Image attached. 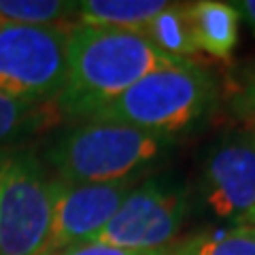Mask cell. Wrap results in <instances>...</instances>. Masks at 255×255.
Wrapping results in <instances>:
<instances>
[{
	"label": "cell",
	"instance_id": "obj_1",
	"mask_svg": "<svg viewBox=\"0 0 255 255\" xmlns=\"http://www.w3.org/2000/svg\"><path fill=\"white\" fill-rule=\"evenodd\" d=\"M187 62L166 58L142 32L70 23L66 75L53 107L70 124L90 122L142 77Z\"/></svg>",
	"mask_w": 255,
	"mask_h": 255
},
{
	"label": "cell",
	"instance_id": "obj_2",
	"mask_svg": "<svg viewBox=\"0 0 255 255\" xmlns=\"http://www.w3.org/2000/svg\"><path fill=\"white\" fill-rule=\"evenodd\" d=\"M174 140L115 122H81L62 130L45 151L53 177L73 185L140 181L157 170Z\"/></svg>",
	"mask_w": 255,
	"mask_h": 255
},
{
	"label": "cell",
	"instance_id": "obj_3",
	"mask_svg": "<svg viewBox=\"0 0 255 255\" xmlns=\"http://www.w3.org/2000/svg\"><path fill=\"white\" fill-rule=\"evenodd\" d=\"M217 102L219 83L215 75L202 64L187 62L142 77L94 119L126 124L174 140L200 128Z\"/></svg>",
	"mask_w": 255,
	"mask_h": 255
},
{
	"label": "cell",
	"instance_id": "obj_4",
	"mask_svg": "<svg viewBox=\"0 0 255 255\" xmlns=\"http://www.w3.org/2000/svg\"><path fill=\"white\" fill-rule=\"evenodd\" d=\"M189 204V185L181 177L151 174L134 185L94 243L126 251L168 249L187 217Z\"/></svg>",
	"mask_w": 255,
	"mask_h": 255
},
{
	"label": "cell",
	"instance_id": "obj_5",
	"mask_svg": "<svg viewBox=\"0 0 255 255\" xmlns=\"http://www.w3.org/2000/svg\"><path fill=\"white\" fill-rule=\"evenodd\" d=\"M53 174L30 149L9 151L0 189V255H38L49 234Z\"/></svg>",
	"mask_w": 255,
	"mask_h": 255
},
{
	"label": "cell",
	"instance_id": "obj_6",
	"mask_svg": "<svg viewBox=\"0 0 255 255\" xmlns=\"http://www.w3.org/2000/svg\"><path fill=\"white\" fill-rule=\"evenodd\" d=\"M68 28L0 23V94L53 105L66 75Z\"/></svg>",
	"mask_w": 255,
	"mask_h": 255
},
{
	"label": "cell",
	"instance_id": "obj_7",
	"mask_svg": "<svg viewBox=\"0 0 255 255\" xmlns=\"http://www.w3.org/2000/svg\"><path fill=\"white\" fill-rule=\"evenodd\" d=\"M204 215L228 226L255 223V134L238 128L213 140L200 164Z\"/></svg>",
	"mask_w": 255,
	"mask_h": 255
},
{
	"label": "cell",
	"instance_id": "obj_8",
	"mask_svg": "<svg viewBox=\"0 0 255 255\" xmlns=\"http://www.w3.org/2000/svg\"><path fill=\"white\" fill-rule=\"evenodd\" d=\"M140 181H119L102 185H73L53 177V209L49 234L38 255L75 249L102 232L126 196Z\"/></svg>",
	"mask_w": 255,
	"mask_h": 255
},
{
	"label": "cell",
	"instance_id": "obj_9",
	"mask_svg": "<svg viewBox=\"0 0 255 255\" xmlns=\"http://www.w3.org/2000/svg\"><path fill=\"white\" fill-rule=\"evenodd\" d=\"M189 17L198 49L217 60H228L238 45L241 13L232 2L202 0L189 4Z\"/></svg>",
	"mask_w": 255,
	"mask_h": 255
},
{
	"label": "cell",
	"instance_id": "obj_10",
	"mask_svg": "<svg viewBox=\"0 0 255 255\" xmlns=\"http://www.w3.org/2000/svg\"><path fill=\"white\" fill-rule=\"evenodd\" d=\"M142 34L157 51H162L170 60L194 62L191 58L200 53L194 36V28H191L189 4L168 2V6L162 13H157L147 23Z\"/></svg>",
	"mask_w": 255,
	"mask_h": 255
},
{
	"label": "cell",
	"instance_id": "obj_11",
	"mask_svg": "<svg viewBox=\"0 0 255 255\" xmlns=\"http://www.w3.org/2000/svg\"><path fill=\"white\" fill-rule=\"evenodd\" d=\"M166 6L168 2L164 0H85L79 2L77 17L87 26L142 32Z\"/></svg>",
	"mask_w": 255,
	"mask_h": 255
},
{
	"label": "cell",
	"instance_id": "obj_12",
	"mask_svg": "<svg viewBox=\"0 0 255 255\" xmlns=\"http://www.w3.org/2000/svg\"><path fill=\"white\" fill-rule=\"evenodd\" d=\"M60 122L53 105H34L0 94V149H11L30 134Z\"/></svg>",
	"mask_w": 255,
	"mask_h": 255
},
{
	"label": "cell",
	"instance_id": "obj_13",
	"mask_svg": "<svg viewBox=\"0 0 255 255\" xmlns=\"http://www.w3.org/2000/svg\"><path fill=\"white\" fill-rule=\"evenodd\" d=\"M168 255H255V223L189 234L174 243Z\"/></svg>",
	"mask_w": 255,
	"mask_h": 255
},
{
	"label": "cell",
	"instance_id": "obj_14",
	"mask_svg": "<svg viewBox=\"0 0 255 255\" xmlns=\"http://www.w3.org/2000/svg\"><path fill=\"white\" fill-rule=\"evenodd\" d=\"M79 15V2L66 0H0V21L21 26H70Z\"/></svg>",
	"mask_w": 255,
	"mask_h": 255
},
{
	"label": "cell",
	"instance_id": "obj_15",
	"mask_svg": "<svg viewBox=\"0 0 255 255\" xmlns=\"http://www.w3.org/2000/svg\"><path fill=\"white\" fill-rule=\"evenodd\" d=\"M230 109L245 130L255 134V64H251L238 77V83L232 92V100H230Z\"/></svg>",
	"mask_w": 255,
	"mask_h": 255
},
{
	"label": "cell",
	"instance_id": "obj_16",
	"mask_svg": "<svg viewBox=\"0 0 255 255\" xmlns=\"http://www.w3.org/2000/svg\"><path fill=\"white\" fill-rule=\"evenodd\" d=\"M168 249H157V251H126V249H115V247L98 245V243H87L75 249L58 251V253H47V255H168Z\"/></svg>",
	"mask_w": 255,
	"mask_h": 255
},
{
	"label": "cell",
	"instance_id": "obj_17",
	"mask_svg": "<svg viewBox=\"0 0 255 255\" xmlns=\"http://www.w3.org/2000/svg\"><path fill=\"white\" fill-rule=\"evenodd\" d=\"M232 6L247 19L251 32L255 34V0H236V2H232Z\"/></svg>",
	"mask_w": 255,
	"mask_h": 255
},
{
	"label": "cell",
	"instance_id": "obj_18",
	"mask_svg": "<svg viewBox=\"0 0 255 255\" xmlns=\"http://www.w3.org/2000/svg\"><path fill=\"white\" fill-rule=\"evenodd\" d=\"M11 149H0V189H2V172H4V164H6V157H9Z\"/></svg>",
	"mask_w": 255,
	"mask_h": 255
},
{
	"label": "cell",
	"instance_id": "obj_19",
	"mask_svg": "<svg viewBox=\"0 0 255 255\" xmlns=\"http://www.w3.org/2000/svg\"><path fill=\"white\" fill-rule=\"evenodd\" d=\"M0 23H2V21H0Z\"/></svg>",
	"mask_w": 255,
	"mask_h": 255
}]
</instances>
